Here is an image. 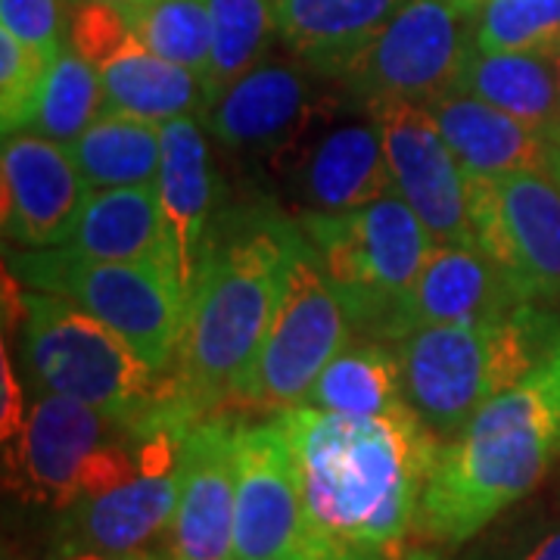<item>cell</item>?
<instances>
[{"label":"cell","instance_id":"1","mask_svg":"<svg viewBox=\"0 0 560 560\" xmlns=\"http://www.w3.org/2000/svg\"><path fill=\"white\" fill-rule=\"evenodd\" d=\"M300 467L302 504L318 539L396 558L415 529L440 436L405 405L393 415L280 411Z\"/></svg>","mask_w":560,"mask_h":560},{"label":"cell","instance_id":"2","mask_svg":"<svg viewBox=\"0 0 560 560\" xmlns=\"http://www.w3.org/2000/svg\"><path fill=\"white\" fill-rule=\"evenodd\" d=\"M296 228L261 202L212 221L172 371L180 411L194 423L241 393L275 315Z\"/></svg>","mask_w":560,"mask_h":560},{"label":"cell","instance_id":"3","mask_svg":"<svg viewBox=\"0 0 560 560\" xmlns=\"http://www.w3.org/2000/svg\"><path fill=\"white\" fill-rule=\"evenodd\" d=\"M558 458L560 346L486 401L455 440L442 442L415 529L440 545L474 539L526 499Z\"/></svg>","mask_w":560,"mask_h":560},{"label":"cell","instance_id":"4","mask_svg":"<svg viewBox=\"0 0 560 560\" xmlns=\"http://www.w3.org/2000/svg\"><path fill=\"white\" fill-rule=\"evenodd\" d=\"M20 312L22 352L40 389L150 430L194 427L180 411L175 377L153 371L119 330L79 302L28 290L20 296Z\"/></svg>","mask_w":560,"mask_h":560},{"label":"cell","instance_id":"5","mask_svg":"<svg viewBox=\"0 0 560 560\" xmlns=\"http://www.w3.org/2000/svg\"><path fill=\"white\" fill-rule=\"evenodd\" d=\"M560 346V315L523 302L492 324H433L399 340L405 401L436 436L455 440L486 401Z\"/></svg>","mask_w":560,"mask_h":560},{"label":"cell","instance_id":"6","mask_svg":"<svg viewBox=\"0 0 560 560\" xmlns=\"http://www.w3.org/2000/svg\"><path fill=\"white\" fill-rule=\"evenodd\" d=\"M300 228L340 296L349 327L368 340H405L411 334L408 296L436 243L415 209L389 194L352 212H305Z\"/></svg>","mask_w":560,"mask_h":560},{"label":"cell","instance_id":"7","mask_svg":"<svg viewBox=\"0 0 560 560\" xmlns=\"http://www.w3.org/2000/svg\"><path fill=\"white\" fill-rule=\"evenodd\" d=\"M7 265L16 283L66 296L106 320L153 371H175L187 293L168 268L150 261L88 259L62 246L25 249Z\"/></svg>","mask_w":560,"mask_h":560},{"label":"cell","instance_id":"8","mask_svg":"<svg viewBox=\"0 0 560 560\" xmlns=\"http://www.w3.org/2000/svg\"><path fill=\"white\" fill-rule=\"evenodd\" d=\"M349 340L352 327L340 296L324 275L312 241L296 228L275 315L237 399L278 415L300 408L324 364Z\"/></svg>","mask_w":560,"mask_h":560},{"label":"cell","instance_id":"9","mask_svg":"<svg viewBox=\"0 0 560 560\" xmlns=\"http://www.w3.org/2000/svg\"><path fill=\"white\" fill-rule=\"evenodd\" d=\"M477 0H408L340 81L364 109L440 101L477 50Z\"/></svg>","mask_w":560,"mask_h":560},{"label":"cell","instance_id":"10","mask_svg":"<svg viewBox=\"0 0 560 560\" xmlns=\"http://www.w3.org/2000/svg\"><path fill=\"white\" fill-rule=\"evenodd\" d=\"M474 241L526 302L560 300V184L548 172L467 175Z\"/></svg>","mask_w":560,"mask_h":560},{"label":"cell","instance_id":"11","mask_svg":"<svg viewBox=\"0 0 560 560\" xmlns=\"http://www.w3.org/2000/svg\"><path fill=\"white\" fill-rule=\"evenodd\" d=\"M69 44L97 69L106 109L156 125L206 113L200 75L153 54L131 32L119 7L79 0L72 10Z\"/></svg>","mask_w":560,"mask_h":560},{"label":"cell","instance_id":"12","mask_svg":"<svg viewBox=\"0 0 560 560\" xmlns=\"http://www.w3.org/2000/svg\"><path fill=\"white\" fill-rule=\"evenodd\" d=\"M234 560H271L318 539L302 504L300 467L280 415L237 423Z\"/></svg>","mask_w":560,"mask_h":560},{"label":"cell","instance_id":"13","mask_svg":"<svg viewBox=\"0 0 560 560\" xmlns=\"http://www.w3.org/2000/svg\"><path fill=\"white\" fill-rule=\"evenodd\" d=\"M383 153L401 200L415 209L436 243L474 241L467 209V172L442 138L433 113L420 103L371 106Z\"/></svg>","mask_w":560,"mask_h":560},{"label":"cell","instance_id":"14","mask_svg":"<svg viewBox=\"0 0 560 560\" xmlns=\"http://www.w3.org/2000/svg\"><path fill=\"white\" fill-rule=\"evenodd\" d=\"M0 178L3 231L25 249L62 246L94 194L69 150L38 131L3 135Z\"/></svg>","mask_w":560,"mask_h":560},{"label":"cell","instance_id":"15","mask_svg":"<svg viewBox=\"0 0 560 560\" xmlns=\"http://www.w3.org/2000/svg\"><path fill=\"white\" fill-rule=\"evenodd\" d=\"M237 423L197 420L180 440V492L168 526V560H234Z\"/></svg>","mask_w":560,"mask_h":560},{"label":"cell","instance_id":"16","mask_svg":"<svg viewBox=\"0 0 560 560\" xmlns=\"http://www.w3.org/2000/svg\"><path fill=\"white\" fill-rule=\"evenodd\" d=\"M302 62L265 60L206 106L215 140L243 153H278L312 119V88Z\"/></svg>","mask_w":560,"mask_h":560},{"label":"cell","instance_id":"17","mask_svg":"<svg viewBox=\"0 0 560 560\" xmlns=\"http://www.w3.org/2000/svg\"><path fill=\"white\" fill-rule=\"evenodd\" d=\"M521 290L477 241L433 243L408 296L411 334L433 324H492L523 305Z\"/></svg>","mask_w":560,"mask_h":560},{"label":"cell","instance_id":"18","mask_svg":"<svg viewBox=\"0 0 560 560\" xmlns=\"http://www.w3.org/2000/svg\"><path fill=\"white\" fill-rule=\"evenodd\" d=\"M160 212L172 241L175 271L184 293L190 290L215 212V178L209 147L197 116L162 125V162L156 175Z\"/></svg>","mask_w":560,"mask_h":560},{"label":"cell","instance_id":"19","mask_svg":"<svg viewBox=\"0 0 560 560\" xmlns=\"http://www.w3.org/2000/svg\"><path fill=\"white\" fill-rule=\"evenodd\" d=\"M408 0H275L278 38L312 75L342 79Z\"/></svg>","mask_w":560,"mask_h":560},{"label":"cell","instance_id":"20","mask_svg":"<svg viewBox=\"0 0 560 560\" xmlns=\"http://www.w3.org/2000/svg\"><path fill=\"white\" fill-rule=\"evenodd\" d=\"M178 460L143 467L138 477L72 504V539L97 555H131L168 533L178 508Z\"/></svg>","mask_w":560,"mask_h":560},{"label":"cell","instance_id":"21","mask_svg":"<svg viewBox=\"0 0 560 560\" xmlns=\"http://www.w3.org/2000/svg\"><path fill=\"white\" fill-rule=\"evenodd\" d=\"M467 175H508V172H548L551 140L526 121L501 113L467 91H448L427 103Z\"/></svg>","mask_w":560,"mask_h":560},{"label":"cell","instance_id":"22","mask_svg":"<svg viewBox=\"0 0 560 560\" xmlns=\"http://www.w3.org/2000/svg\"><path fill=\"white\" fill-rule=\"evenodd\" d=\"M62 249L103 261H150L178 278L156 184L94 190Z\"/></svg>","mask_w":560,"mask_h":560},{"label":"cell","instance_id":"23","mask_svg":"<svg viewBox=\"0 0 560 560\" xmlns=\"http://www.w3.org/2000/svg\"><path fill=\"white\" fill-rule=\"evenodd\" d=\"M300 194L312 212H352L396 194L374 119L327 131L302 162Z\"/></svg>","mask_w":560,"mask_h":560},{"label":"cell","instance_id":"24","mask_svg":"<svg viewBox=\"0 0 560 560\" xmlns=\"http://www.w3.org/2000/svg\"><path fill=\"white\" fill-rule=\"evenodd\" d=\"M458 88L499 106L501 113L526 121L545 138L560 131L558 72H555V60L545 54L474 50Z\"/></svg>","mask_w":560,"mask_h":560},{"label":"cell","instance_id":"25","mask_svg":"<svg viewBox=\"0 0 560 560\" xmlns=\"http://www.w3.org/2000/svg\"><path fill=\"white\" fill-rule=\"evenodd\" d=\"M302 405L337 415H393L405 408L399 355L381 340H349L324 364Z\"/></svg>","mask_w":560,"mask_h":560},{"label":"cell","instance_id":"26","mask_svg":"<svg viewBox=\"0 0 560 560\" xmlns=\"http://www.w3.org/2000/svg\"><path fill=\"white\" fill-rule=\"evenodd\" d=\"M81 178L94 190L156 184L162 162V125L106 109L79 138L66 143Z\"/></svg>","mask_w":560,"mask_h":560},{"label":"cell","instance_id":"27","mask_svg":"<svg viewBox=\"0 0 560 560\" xmlns=\"http://www.w3.org/2000/svg\"><path fill=\"white\" fill-rule=\"evenodd\" d=\"M212 13V62L202 79L206 106L253 72L278 35L275 0H209Z\"/></svg>","mask_w":560,"mask_h":560},{"label":"cell","instance_id":"28","mask_svg":"<svg viewBox=\"0 0 560 560\" xmlns=\"http://www.w3.org/2000/svg\"><path fill=\"white\" fill-rule=\"evenodd\" d=\"M121 13L153 54L206 79L212 62L209 0H140Z\"/></svg>","mask_w":560,"mask_h":560},{"label":"cell","instance_id":"29","mask_svg":"<svg viewBox=\"0 0 560 560\" xmlns=\"http://www.w3.org/2000/svg\"><path fill=\"white\" fill-rule=\"evenodd\" d=\"M106 113V91L97 69L81 57L72 44H62L44 88L38 119L32 131L57 143H72L81 131Z\"/></svg>","mask_w":560,"mask_h":560},{"label":"cell","instance_id":"30","mask_svg":"<svg viewBox=\"0 0 560 560\" xmlns=\"http://www.w3.org/2000/svg\"><path fill=\"white\" fill-rule=\"evenodd\" d=\"M560 47V0H482L477 13V50L545 54Z\"/></svg>","mask_w":560,"mask_h":560},{"label":"cell","instance_id":"31","mask_svg":"<svg viewBox=\"0 0 560 560\" xmlns=\"http://www.w3.org/2000/svg\"><path fill=\"white\" fill-rule=\"evenodd\" d=\"M60 54H44L0 28V125L3 135L32 128L38 119L44 88Z\"/></svg>","mask_w":560,"mask_h":560},{"label":"cell","instance_id":"32","mask_svg":"<svg viewBox=\"0 0 560 560\" xmlns=\"http://www.w3.org/2000/svg\"><path fill=\"white\" fill-rule=\"evenodd\" d=\"M480 560H560V492L504 523Z\"/></svg>","mask_w":560,"mask_h":560},{"label":"cell","instance_id":"33","mask_svg":"<svg viewBox=\"0 0 560 560\" xmlns=\"http://www.w3.org/2000/svg\"><path fill=\"white\" fill-rule=\"evenodd\" d=\"M0 28L44 54H60V3L57 0H0Z\"/></svg>","mask_w":560,"mask_h":560},{"label":"cell","instance_id":"34","mask_svg":"<svg viewBox=\"0 0 560 560\" xmlns=\"http://www.w3.org/2000/svg\"><path fill=\"white\" fill-rule=\"evenodd\" d=\"M0 371H3V383H0V393H3V408H0V436L3 442L16 440L25 427V405H22V389L16 374H13V364H10V352L3 349V359H0Z\"/></svg>","mask_w":560,"mask_h":560},{"label":"cell","instance_id":"35","mask_svg":"<svg viewBox=\"0 0 560 560\" xmlns=\"http://www.w3.org/2000/svg\"><path fill=\"white\" fill-rule=\"evenodd\" d=\"M271 560H383L374 558V555H364V551H355V548H342V545H334L327 539H315L312 545H305L300 551H290V555H280V558Z\"/></svg>","mask_w":560,"mask_h":560},{"label":"cell","instance_id":"36","mask_svg":"<svg viewBox=\"0 0 560 560\" xmlns=\"http://www.w3.org/2000/svg\"><path fill=\"white\" fill-rule=\"evenodd\" d=\"M66 560H160L153 555H143V551H131V555H97V551H81V555H72Z\"/></svg>","mask_w":560,"mask_h":560},{"label":"cell","instance_id":"37","mask_svg":"<svg viewBox=\"0 0 560 560\" xmlns=\"http://www.w3.org/2000/svg\"><path fill=\"white\" fill-rule=\"evenodd\" d=\"M551 153H548V175L560 184V131L551 135Z\"/></svg>","mask_w":560,"mask_h":560},{"label":"cell","instance_id":"38","mask_svg":"<svg viewBox=\"0 0 560 560\" xmlns=\"http://www.w3.org/2000/svg\"><path fill=\"white\" fill-rule=\"evenodd\" d=\"M103 3H113V7L125 10V7H135V3H140V0H103Z\"/></svg>","mask_w":560,"mask_h":560},{"label":"cell","instance_id":"39","mask_svg":"<svg viewBox=\"0 0 560 560\" xmlns=\"http://www.w3.org/2000/svg\"><path fill=\"white\" fill-rule=\"evenodd\" d=\"M408 560H436V555H427V551H415Z\"/></svg>","mask_w":560,"mask_h":560},{"label":"cell","instance_id":"40","mask_svg":"<svg viewBox=\"0 0 560 560\" xmlns=\"http://www.w3.org/2000/svg\"><path fill=\"white\" fill-rule=\"evenodd\" d=\"M551 60H555V72H558V88H560V47L555 50V57H551Z\"/></svg>","mask_w":560,"mask_h":560},{"label":"cell","instance_id":"41","mask_svg":"<svg viewBox=\"0 0 560 560\" xmlns=\"http://www.w3.org/2000/svg\"><path fill=\"white\" fill-rule=\"evenodd\" d=\"M3 560H20V558H13V555H7V558H3Z\"/></svg>","mask_w":560,"mask_h":560},{"label":"cell","instance_id":"42","mask_svg":"<svg viewBox=\"0 0 560 560\" xmlns=\"http://www.w3.org/2000/svg\"><path fill=\"white\" fill-rule=\"evenodd\" d=\"M477 3H482V0H477Z\"/></svg>","mask_w":560,"mask_h":560}]
</instances>
